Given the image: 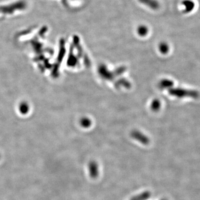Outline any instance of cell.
<instances>
[{
	"mask_svg": "<svg viewBox=\"0 0 200 200\" xmlns=\"http://www.w3.org/2000/svg\"><path fill=\"white\" fill-rule=\"evenodd\" d=\"M151 195L150 192L146 191V192L141 193L137 196H134L131 198L130 200H146L150 198Z\"/></svg>",
	"mask_w": 200,
	"mask_h": 200,
	"instance_id": "7a4b0ae2",
	"label": "cell"
},
{
	"mask_svg": "<svg viewBox=\"0 0 200 200\" xmlns=\"http://www.w3.org/2000/svg\"><path fill=\"white\" fill-rule=\"evenodd\" d=\"M89 171L90 177L92 179H96L98 175L99 170L98 165L96 162H91L89 165Z\"/></svg>",
	"mask_w": 200,
	"mask_h": 200,
	"instance_id": "6da1fadb",
	"label": "cell"
}]
</instances>
